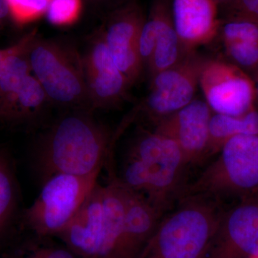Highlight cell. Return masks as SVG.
Wrapping results in <instances>:
<instances>
[{
    "label": "cell",
    "mask_w": 258,
    "mask_h": 258,
    "mask_svg": "<svg viewBox=\"0 0 258 258\" xmlns=\"http://www.w3.org/2000/svg\"><path fill=\"white\" fill-rule=\"evenodd\" d=\"M82 61L92 111L115 108L126 101L132 85L112 58L101 29L90 39Z\"/></svg>",
    "instance_id": "obj_10"
},
{
    "label": "cell",
    "mask_w": 258,
    "mask_h": 258,
    "mask_svg": "<svg viewBox=\"0 0 258 258\" xmlns=\"http://www.w3.org/2000/svg\"><path fill=\"white\" fill-rule=\"evenodd\" d=\"M10 15L8 0H0V22Z\"/></svg>",
    "instance_id": "obj_28"
},
{
    "label": "cell",
    "mask_w": 258,
    "mask_h": 258,
    "mask_svg": "<svg viewBox=\"0 0 258 258\" xmlns=\"http://www.w3.org/2000/svg\"><path fill=\"white\" fill-rule=\"evenodd\" d=\"M45 91L35 76L29 75L20 85L14 99L2 115L0 120L16 121L33 118L45 106Z\"/></svg>",
    "instance_id": "obj_19"
},
{
    "label": "cell",
    "mask_w": 258,
    "mask_h": 258,
    "mask_svg": "<svg viewBox=\"0 0 258 258\" xmlns=\"http://www.w3.org/2000/svg\"><path fill=\"white\" fill-rule=\"evenodd\" d=\"M99 173L84 176L56 174L47 177L40 195L24 212L25 225L40 236L60 235L97 184Z\"/></svg>",
    "instance_id": "obj_7"
},
{
    "label": "cell",
    "mask_w": 258,
    "mask_h": 258,
    "mask_svg": "<svg viewBox=\"0 0 258 258\" xmlns=\"http://www.w3.org/2000/svg\"><path fill=\"white\" fill-rule=\"evenodd\" d=\"M232 63L242 71L258 72V41L245 40L223 43Z\"/></svg>",
    "instance_id": "obj_21"
},
{
    "label": "cell",
    "mask_w": 258,
    "mask_h": 258,
    "mask_svg": "<svg viewBox=\"0 0 258 258\" xmlns=\"http://www.w3.org/2000/svg\"><path fill=\"white\" fill-rule=\"evenodd\" d=\"M91 113H66L42 135L37 159L45 179L56 174L84 176L101 171L113 139Z\"/></svg>",
    "instance_id": "obj_1"
},
{
    "label": "cell",
    "mask_w": 258,
    "mask_h": 258,
    "mask_svg": "<svg viewBox=\"0 0 258 258\" xmlns=\"http://www.w3.org/2000/svg\"><path fill=\"white\" fill-rule=\"evenodd\" d=\"M145 19L140 7L131 2L115 9L100 28L112 58L132 86L144 69L139 40Z\"/></svg>",
    "instance_id": "obj_13"
},
{
    "label": "cell",
    "mask_w": 258,
    "mask_h": 258,
    "mask_svg": "<svg viewBox=\"0 0 258 258\" xmlns=\"http://www.w3.org/2000/svg\"><path fill=\"white\" fill-rule=\"evenodd\" d=\"M221 6L225 19H244L258 24V0H229Z\"/></svg>",
    "instance_id": "obj_25"
},
{
    "label": "cell",
    "mask_w": 258,
    "mask_h": 258,
    "mask_svg": "<svg viewBox=\"0 0 258 258\" xmlns=\"http://www.w3.org/2000/svg\"><path fill=\"white\" fill-rule=\"evenodd\" d=\"M36 36L0 62V116L14 99L24 80L30 75L28 47Z\"/></svg>",
    "instance_id": "obj_18"
},
{
    "label": "cell",
    "mask_w": 258,
    "mask_h": 258,
    "mask_svg": "<svg viewBox=\"0 0 258 258\" xmlns=\"http://www.w3.org/2000/svg\"><path fill=\"white\" fill-rule=\"evenodd\" d=\"M171 13L186 54L212 42L219 34L221 20L214 0H173Z\"/></svg>",
    "instance_id": "obj_15"
},
{
    "label": "cell",
    "mask_w": 258,
    "mask_h": 258,
    "mask_svg": "<svg viewBox=\"0 0 258 258\" xmlns=\"http://www.w3.org/2000/svg\"><path fill=\"white\" fill-rule=\"evenodd\" d=\"M16 205V184L11 159L0 149V239L8 228Z\"/></svg>",
    "instance_id": "obj_20"
},
{
    "label": "cell",
    "mask_w": 258,
    "mask_h": 258,
    "mask_svg": "<svg viewBox=\"0 0 258 258\" xmlns=\"http://www.w3.org/2000/svg\"><path fill=\"white\" fill-rule=\"evenodd\" d=\"M257 74V79L254 82V86H255L256 101L258 102V72Z\"/></svg>",
    "instance_id": "obj_29"
},
{
    "label": "cell",
    "mask_w": 258,
    "mask_h": 258,
    "mask_svg": "<svg viewBox=\"0 0 258 258\" xmlns=\"http://www.w3.org/2000/svg\"><path fill=\"white\" fill-rule=\"evenodd\" d=\"M125 212V190L119 178L97 184L60 234L83 258H120Z\"/></svg>",
    "instance_id": "obj_2"
},
{
    "label": "cell",
    "mask_w": 258,
    "mask_h": 258,
    "mask_svg": "<svg viewBox=\"0 0 258 258\" xmlns=\"http://www.w3.org/2000/svg\"><path fill=\"white\" fill-rule=\"evenodd\" d=\"M81 7V0H50L45 13L51 23L69 25L78 18Z\"/></svg>",
    "instance_id": "obj_23"
},
{
    "label": "cell",
    "mask_w": 258,
    "mask_h": 258,
    "mask_svg": "<svg viewBox=\"0 0 258 258\" xmlns=\"http://www.w3.org/2000/svg\"><path fill=\"white\" fill-rule=\"evenodd\" d=\"M200 87L214 113L236 116L254 109V82L232 62L207 59L200 74Z\"/></svg>",
    "instance_id": "obj_9"
},
{
    "label": "cell",
    "mask_w": 258,
    "mask_h": 258,
    "mask_svg": "<svg viewBox=\"0 0 258 258\" xmlns=\"http://www.w3.org/2000/svg\"><path fill=\"white\" fill-rule=\"evenodd\" d=\"M258 257V193L222 212L205 258Z\"/></svg>",
    "instance_id": "obj_11"
},
{
    "label": "cell",
    "mask_w": 258,
    "mask_h": 258,
    "mask_svg": "<svg viewBox=\"0 0 258 258\" xmlns=\"http://www.w3.org/2000/svg\"><path fill=\"white\" fill-rule=\"evenodd\" d=\"M12 258H76L69 249L55 247L32 246L16 252Z\"/></svg>",
    "instance_id": "obj_26"
},
{
    "label": "cell",
    "mask_w": 258,
    "mask_h": 258,
    "mask_svg": "<svg viewBox=\"0 0 258 258\" xmlns=\"http://www.w3.org/2000/svg\"><path fill=\"white\" fill-rule=\"evenodd\" d=\"M124 187L125 212L120 258H137L163 215L143 195Z\"/></svg>",
    "instance_id": "obj_16"
},
{
    "label": "cell",
    "mask_w": 258,
    "mask_h": 258,
    "mask_svg": "<svg viewBox=\"0 0 258 258\" xmlns=\"http://www.w3.org/2000/svg\"><path fill=\"white\" fill-rule=\"evenodd\" d=\"M219 34L225 42L258 41V24L244 19L221 20Z\"/></svg>",
    "instance_id": "obj_22"
},
{
    "label": "cell",
    "mask_w": 258,
    "mask_h": 258,
    "mask_svg": "<svg viewBox=\"0 0 258 258\" xmlns=\"http://www.w3.org/2000/svg\"><path fill=\"white\" fill-rule=\"evenodd\" d=\"M139 53L144 63L149 62L150 78L175 66L186 55L174 27L170 0L153 2L139 36Z\"/></svg>",
    "instance_id": "obj_12"
},
{
    "label": "cell",
    "mask_w": 258,
    "mask_h": 258,
    "mask_svg": "<svg viewBox=\"0 0 258 258\" xmlns=\"http://www.w3.org/2000/svg\"><path fill=\"white\" fill-rule=\"evenodd\" d=\"M258 134V111L243 115H229L214 113L210 123V139L207 157L220 152L224 144L240 135Z\"/></svg>",
    "instance_id": "obj_17"
},
{
    "label": "cell",
    "mask_w": 258,
    "mask_h": 258,
    "mask_svg": "<svg viewBox=\"0 0 258 258\" xmlns=\"http://www.w3.org/2000/svg\"><path fill=\"white\" fill-rule=\"evenodd\" d=\"M126 155L143 164L149 181L147 199L164 215L181 195V179L188 166L181 149L170 137L156 130L142 129L132 141Z\"/></svg>",
    "instance_id": "obj_6"
},
{
    "label": "cell",
    "mask_w": 258,
    "mask_h": 258,
    "mask_svg": "<svg viewBox=\"0 0 258 258\" xmlns=\"http://www.w3.org/2000/svg\"><path fill=\"white\" fill-rule=\"evenodd\" d=\"M206 60L192 51L175 66L151 77L149 93L139 111L155 124L191 103L200 86V74Z\"/></svg>",
    "instance_id": "obj_8"
},
{
    "label": "cell",
    "mask_w": 258,
    "mask_h": 258,
    "mask_svg": "<svg viewBox=\"0 0 258 258\" xmlns=\"http://www.w3.org/2000/svg\"><path fill=\"white\" fill-rule=\"evenodd\" d=\"M218 157L181 192L217 200H239L258 193V134L240 135L227 141Z\"/></svg>",
    "instance_id": "obj_5"
},
{
    "label": "cell",
    "mask_w": 258,
    "mask_h": 258,
    "mask_svg": "<svg viewBox=\"0 0 258 258\" xmlns=\"http://www.w3.org/2000/svg\"><path fill=\"white\" fill-rule=\"evenodd\" d=\"M220 200L202 195L181 198L164 218L137 258H205L224 210Z\"/></svg>",
    "instance_id": "obj_3"
},
{
    "label": "cell",
    "mask_w": 258,
    "mask_h": 258,
    "mask_svg": "<svg viewBox=\"0 0 258 258\" xmlns=\"http://www.w3.org/2000/svg\"><path fill=\"white\" fill-rule=\"evenodd\" d=\"M10 15L18 23L31 21L46 13L50 0H8Z\"/></svg>",
    "instance_id": "obj_24"
},
{
    "label": "cell",
    "mask_w": 258,
    "mask_h": 258,
    "mask_svg": "<svg viewBox=\"0 0 258 258\" xmlns=\"http://www.w3.org/2000/svg\"><path fill=\"white\" fill-rule=\"evenodd\" d=\"M36 31L33 30V31L28 33L26 36L23 37L20 41H19L16 45H13V46L8 47V48L3 49V50H0V62L5 59V57H8L10 54L13 53L15 51L18 50L19 49L21 48L23 45H25L28 41L36 35Z\"/></svg>",
    "instance_id": "obj_27"
},
{
    "label": "cell",
    "mask_w": 258,
    "mask_h": 258,
    "mask_svg": "<svg viewBox=\"0 0 258 258\" xmlns=\"http://www.w3.org/2000/svg\"><path fill=\"white\" fill-rule=\"evenodd\" d=\"M254 258H258V257H254Z\"/></svg>",
    "instance_id": "obj_31"
},
{
    "label": "cell",
    "mask_w": 258,
    "mask_h": 258,
    "mask_svg": "<svg viewBox=\"0 0 258 258\" xmlns=\"http://www.w3.org/2000/svg\"><path fill=\"white\" fill-rule=\"evenodd\" d=\"M28 57L49 102L73 110L92 111L82 56L74 45L66 40L35 37L29 45Z\"/></svg>",
    "instance_id": "obj_4"
},
{
    "label": "cell",
    "mask_w": 258,
    "mask_h": 258,
    "mask_svg": "<svg viewBox=\"0 0 258 258\" xmlns=\"http://www.w3.org/2000/svg\"><path fill=\"white\" fill-rule=\"evenodd\" d=\"M212 114L206 101L195 98L184 108L159 120L154 130L172 139L189 165L207 157Z\"/></svg>",
    "instance_id": "obj_14"
},
{
    "label": "cell",
    "mask_w": 258,
    "mask_h": 258,
    "mask_svg": "<svg viewBox=\"0 0 258 258\" xmlns=\"http://www.w3.org/2000/svg\"><path fill=\"white\" fill-rule=\"evenodd\" d=\"M214 1H215L219 6V5L225 4V3H227V2L229 1V0H214Z\"/></svg>",
    "instance_id": "obj_30"
}]
</instances>
